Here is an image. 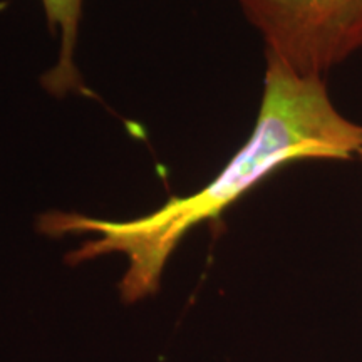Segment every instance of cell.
<instances>
[{
	"label": "cell",
	"instance_id": "6da1fadb",
	"mask_svg": "<svg viewBox=\"0 0 362 362\" xmlns=\"http://www.w3.org/2000/svg\"><path fill=\"white\" fill-rule=\"evenodd\" d=\"M264 90L247 141L200 189L173 197L133 220H103L76 211H47L39 230L51 237L89 235L71 252L72 265L119 253L126 270L119 282L124 302L134 304L160 288L175 248L189 230L216 220L272 173L307 160L346 161L362 149V124L344 116L324 78H307L265 54Z\"/></svg>",
	"mask_w": 362,
	"mask_h": 362
},
{
	"label": "cell",
	"instance_id": "7a4b0ae2",
	"mask_svg": "<svg viewBox=\"0 0 362 362\" xmlns=\"http://www.w3.org/2000/svg\"><path fill=\"white\" fill-rule=\"evenodd\" d=\"M265 54L307 78H325L362 51V0H233Z\"/></svg>",
	"mask_w": 362,
	"mask_h": 362
},
{
	"label": "cell",
	"instance_id": "3957f363",
	"mask_svg": "<svg viewBox=\"0 0 362 362\" xmlns=\"http://www.w3.org/2000/svg\"><path fill=\"white\" fill-rule=\"evenodd\" d=\"M84 0H40L52 35H59V57L42 76V88L56 98L86 94L83 76L76 64L79 25Z\"/></svg>",
	"mask_w": 362,
	"mask_h": 362
},
{
	"label": "cell",
	"instance_id": "277c9868",
	"mask_svg": "<svg viewBox=\"0 0 362 362\" xmlns=\"http://www.w3.org/2000/svg\"><path fill=\"white\" fill-rule=\"evenodd\" d=\"M357 156H359V158H361V161H362V149H361V151H359V155H357Z\"/></svg>",
	"mask_w": 362,
	"mask_h": 362
}]
</instances>
